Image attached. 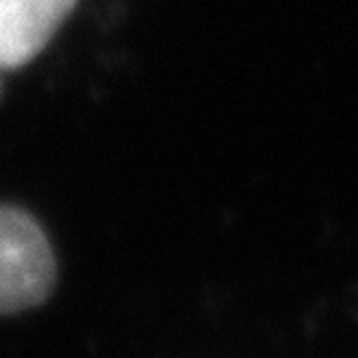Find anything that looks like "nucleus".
Listing matches in <instances>:
<instances>
[{
  "mask_svg": "<svg viewBox=\"0 0 358 358\" xmlns=\"http://www.w3.org/2000/svg\"><path fill=\"white\" fill-rule=\"evenodd\" d=\"M56 282V257L32 215L0 207V316L40 306Z\"/></svg>",
  "mask_w": 358,
  "mask_h": 358,
  "instance_id": "1",
  "label": "nucleus"
},
{
  "mask_svg": "<svg viewBox=\"0 0 358 358\" xmlns=\"http://www.w3.org/2000/svg\"><path fill=\"white\" fill-rule=\"evenodd\" d=\"M77 0H0V66L19 69L56 35Z\"/></svg>",
  "mask_w": 358,
  "mask_h": 358,
  "instance_id": "2",
  "label": "nucleus"
},
{
  "mask_svg": "<svg viewBox=\"0 0 358 358\" xmlns=\"http://www.w3.org/2000/svg\"><path fill=\"white\" fill-rule=\"evenodd\" d=\"M0 72H3V66H0Z\"/></svg>",
  "mask_w": 358,
  "mask_h": 358,
  "instance_id": "3",
  "label": "nucleus"
}]
</instances>
